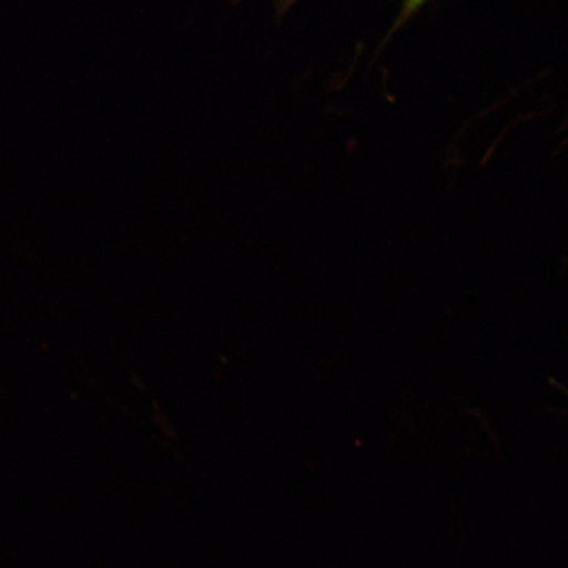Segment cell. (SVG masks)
I'll return each mask as SVG.
<instances>
[{"label": "cell", "mask_w": 568, "mask_h": 568, "mask_svg": "<svg viewBox=\"0 0 568 568\" xmlns=\"http://www.w3.org/2000/svg\"><path fill=\"white\" fill-rule=\"evenodd\" d=\"M423 0H408V9H415L418 4H420Z\"/></svg>", "instance_id": "1"}]
</instances>
